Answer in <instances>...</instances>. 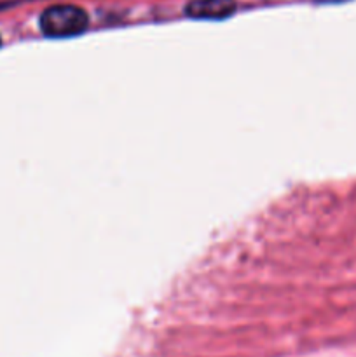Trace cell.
<instances>
[{
	"label": "cell",
	"instance_id": "cell-2",
	"mask_svg": "<svg viewBox=\"0 0 356 357\" xmlns=\"http://www.w3.org/2000/svg\"><path fill=\"white\" fill-rule=\"evenodd\" d=\"M234 10V0H192L185 7V14L194 20H223Z\"/></svg>",
	"mask_w": 356,
	"mask_h": 357
},
{
	"label": "cell",
	"instance_id": "cell-1",
	"mask_svg": "<svg viewBox=\"0 0 356 357\" xmlns=\"http://www.w3.org/2000/svg\"><path fill=\"white\" fill-rule=\"evenodd\" d=\"M87 23L89 17L86 10L70 3L47 7L40 16L42 33L52 38H65L82 33L87 28Z\"/></svg>",
	"mask_w": 356,
	"mask_h": 357
}]
</instances>
